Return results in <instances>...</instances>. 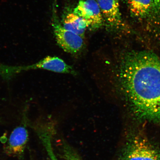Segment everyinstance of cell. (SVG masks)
I'll use <instances>...</instances> for the list:
<instances>
[{"label":"cell","mask_w":160,"mask_h":160,"mask_svg":"<svg viewBox=\"0 0 160 160\" xmlns=\"http://www.w3.org/2000/svg\"><path fill=\"white\" fill-rule=\"evenodd\" d=\"M120 87L132 114L160 125V61L148 51L128 53L120 65Z\"/></svg>","instance_id":"6da1fadb"},{"label":"cell","mask_w":160,"mask_h":160,"mask_svg":"<svg viewBox=\"0 0 160 160\" xmlns=\"http://www.w3.org/2000/svg\"><path fill=\"white\" fill-rule=\"evenodd\" d=\"M120 160H160V150L145 135L135 132L128 136Z\"/></svg>","instance_id":"7a4b0ae2"},{"label":"cell","mask_w":160,"mask_h":160,"mask_svg":"<svg viewBox=\"0 0 160 160\" xmlns=\"http://www.w3.org/2000/svg\"><path fill=\"white\" fill-rule=\"evenodd\" d=\"M43 69L61 73L77 75V71L72 67L57 57H48L33 64L24 66H11L10 73L13 76L22 72L32 69Z\"/></svg>","instance_id":"3957f363"},{"label":"cell","mask_w":160,"mask_h":160,"mask_svg":"<svg viewBox=\"0 0 160 160\" xmlns=\"http://www.w3.org/2000/svg\"><path fill=\"white\" fill-rule=\"evenodd\" d=\"M53 27L58 44L66 52L77 55L83 51L85 45L83 38L65 29L57 19L54 20Z\"/></svg>","instance_id":"277c9868"},{"label":"cell","mask_w":160,"mask_h":160,"mask_svg":"<svg viewBox=\"0 0 160 160\" xmlns=\"http://www.w3.org/2000/svg\"><path fill=\"white\" fill-rule=\"evenodd\" d=\"M73 12L84 19L88 28L93 31L100 29L104 25L101 9L96 0L80 1Z\"/></svg>","instance_id":"5b68a950"},{"label":"cell","mask_w":160,"mask_h":160,"mask_svg":"<svg viewBox=\"0 0 160 160\" xmlns=\"http://www.w3.org/2000/svg\"><path fill=\"white\" fill-rule=\"evenodd\" d=\"M104 21V24L111 31L122 28L124 24L118 0H97Z\"/></svg>","instance_id":"8992f818"},{"label":"cell","mask_w":160,"mask_h":160,"mask_svg":"<svg viewBox=\"0 0 160 160\" xmlns=\"http://www.w3.org/2000/svg\"><path fill=\"white\" fill-rule=\"evenodd\" d=\"M28 140V133L25 127L20 126L16 128L10 136L6 147V152L9 155L22 157Z\"/></svg>","instance_id":"52a82bcc"},{"label":"cell","mask_w":160,"mask_h":160,"mask_svg":"<svg viewBox=\"0 0 160 160\" xmlns=\"http://www.w3.org/2000/svg\"><path fill=\"white\" fill-rule=\"evenodd\" d=\"M63 26L65 28L73 32L84 39L88 25L85 20L75 13L68 14L63 19Z\"/></svg>","instance_id":"ba28073f"},{"label":"cell","mask_w":160,"mask_h":160,"mask_svg":"<svg viewBox=\"0 0 160 160\" xmlns=\"http://www.w3.org/2000/svg\"><path fill=\"white\" fill-rule=\"evenodd\" d=\"M129 9L135 17L145 18L154 13L152 0H128Z\"/></svg>","instance_id":"9c48e42d"},{"label":"cell","mask_w":160,"mask_h":160,"mask_svg":"<svg viewBox=\"0 0 160 160\" xmlns=\"http://www.w3.org/2000/svg\"><path fill=\"white\" fill-rule=\"evenodd\" d=\"M61 150L62 155L65 160H83L69 144L64 145Z\"/></svg>","instance_id":"30bf717a"},{"label":"cell","mask_w":160,"mask_h":160,"mask_svg":"<svg viewBox=\"0 0 160 160\" xmlns=\"http://www.w3.org/2000/svg\"><path fill=\"white\" fill-rule=\"evenodd\" d=\"M154 6V13L160 16V0H152Z\"/></svg>","instance_id":"8fae6325"},{"label":"cell","mask_w":160,"mask_h":160,"mask_svg":"<svg viewBox=\"0 0 160 160\" xmlns=\"http://www.w3.org/2000/svg\"><path fill=\"white\" fill-rule=\"evenodd\" d=\"M49 160H59L55 154L53 148H50L47 151Z\"/></svg>","instance_id":"7c38bea8"},{"label":"cell","mask_w":160,"mask_h":160,"mask_svg":"<svg viewBox=\"0 0 160 160\" xmlns=\"http://www.w3.org/2000/svg\"><path fill=\"white\" fill-rule=\"evenodd\" d=\"M124 1H125L128 2V0H124Z\"/></svg>","instance_id":"4fadbf2b"}]
</instances>
